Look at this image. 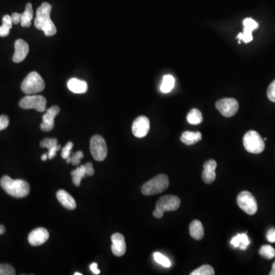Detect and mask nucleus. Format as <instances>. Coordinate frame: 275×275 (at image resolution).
Listing matches in <instances>:
<instances>
[{"label": "nucleus", "mask_w": 275, "mask_h": 275, "mask_svg": "<svg viewBox=\"0 0 275 275\" xmlns=\"http://www.w3.org/2000/svg\"><path fill=\"white\" fill-rule=\"evenodd\" d=\"M72 181L76 187H80L82 179L86 176V169L85 165H81L75 170L71 171Z\"/></svg>", "instance_id": "393cba45"}, {"label": "nucleus", "mask_w": 275, "mask_h": 275, "mask_svg": "<svg viewBox=\"0 0 275 275\" xmlns=\"http://www.w3.org/2000/svg\"><path fill=\"white\" fill-rule=\"evenodd\" d=\"M268 242H275V230H271L267 234Z\"/></svg>", "instance_id": "58836bf2"}, {"label": "nucleus", "mask_w": 275, "mask_h": 275, "mask_svg": "<svg viewBox=\"0 0 275 275\" xmlns=\"http://www.w3.org/2000/svg\"><path fill=\"white\" fill-rule=\"evenodd\" d=\"M132 133L137 138H144L150 129V121L146 116H139L132 124Z\"/></svg>", "instance_id": "9b49d317"}, {"label": "nucleus", "mask_w": 275, "mask_h": 275, "mask_svg": "<svg viewBox=\"0 0 275 275\" xmlns=\"http://www.w3.org/2000/svg\"><path fill=\"white\" fill-rule=\"evenodd\" d=\"M260 254L267 259H272L275 257V249L269 245L261 246Z\"/></svg>", "instance_id": "c756f323"}, {"label": "nucleus", "mask_w": 275, "mask_h": 275, "mask_svg": "<svg viewBox=\"0 0 275 275\" xmlns=\"http://www.w3.org/2000/svg\"><path fill=\"white\" fill-rule=\"evenodd\" d=\"M243 33H239L237 35L238 43L243 41L245 43H249L253 40V32L256 28H258V24L251 18H247L243 21Z\"/></svg>", "instance_id": "f8f14e48"}, {"label": "nucleus", "mask_w": 275, "mask_h": 275, "mask_svg": "<svg viewBox=\"0 0 275 275\" xmlns=\"http://www.w3.org/2000/svg\"><path fill=\"white\" fill-rule=\"evenodd\" d=\"M5 226H2V225H0V235H2L3 233H5Z\"/></svg>", "instance_id": "a19ab883"}, {"label": "nucleus", "mask_w": 275, "mask_h": 275, "mask_svg": "<svg viewBox=\"0 0 275 275\" xmlns=\"http://www.w3.org/2000/svg\"><path fill=\"white\" fill-rule=\"evenodd\" d=\"M67 87L70 91L74 93H85L87 91V84L85 81L77 78L69 80Z\"/></svg>", "instance_id": "aec40b11"}, {"label": "nucleus", "mask_w": 275, "mask_h": 275, "mask_svg": "<svg viewBox=\"0 0 275 275\" xmlns=\"http://www.w3.org/2000/svg\"><path fill=\"white\" fill-rule=\"evenodd\" d=\"M74 275H82V274L79 273V272H76V273H74Z\"/></svg>", "instance_id": "c03bdc74"}, {"label": "nucleus", "mask_w": 275, "mask_h": 275, "mask_svg": "<svg viewBox=\"0 0 275 275\" xmlns=\"http://www.w3.org/2000/svg\"><path fill=\"white\" fill-rule=\"evenodd\" d=\"M49 238V233L46 229L37 228L32 230L28 235V242L32 246H42Z\"/></svg>", "instance_id": "4468645a"}, {"label": "nucleus", "mask_w": 275, "mask_h": 275, "mask_svg": "<svg viewBox=\"0 0 275 275\" xmlns=\"http://www.w3.org/2000/svg\"><path fill=\"white\" fill-rule=\"evenodd\" d=\"M13 24L11 16L5 15L2 18V26H0V37H6L9 35V31L13 28Z\"/></svg>", "instance_id": "bb28decb"}, {"label": "nucleus", "mask_w": 275, "mask_h": 275, "mask_svg": "<svg viewBox=\"0 0 275 275\" xmlns=\"http://www.w3.org/2000/svg\"><path fill=\"white\" fill-rule=\"evenodd\" d=\"M217 166L216 161L209 160L203 165V172L202 174L203 180L206 184H211L216 180V169Z\"/></svg>", "instance_id": "f3484780"}, {"label": "nucleus", "mask_w": 275, "mask_h": 275, "mask_svg": "<svg viewBox=\"0 0 275 275\" xmlns=\"http://www.w3.org/2000/svg\"><path fill=\"white\" fill-rule=\"evenodd\" d=\"M85 166V169H86V175L93 176V174H94V169H93V164L88 162Z\"/></svg>", "instance_id": "e433bc0d"}, {"label": "nucleus", "mask_w": 275, "mask_h": 275, "mask_svg": "<svg viewBox=\"0 0 275 275\" xmlns=\"http://www.w3.org/2000/svg\"><path fill=\"white\" fill-rule=\"evenodd\" d=\"M47 158H48V154H47V153L43 154L42 156V161H46Z\"/></svg>", "instance_id": "37998d69"}, {"label": "nucleus", "mask_w": 275, "mask_h": 275, "mask_svg": "<svg viewBox=\"0 0 275 275\" xmlns=\"http://www.w3.org/2000/svg\"><path fill=\"white\" fill-rule=\"evenodd\" d=\"M33 19V9L31 3L26 5V8L24 13L21 14V25L25 28H28L32 25V20Z\"/></svg>", "instance_id": "b1692460"}, {"label": "nucleus", "mask_w": 275, "mask_h": 275, "mask_svg": "<svg viewBox=\"0 0 275 275\" xmlns=\"http://www.w3.org/2000/svg\"><path fill=\"white\" fill-rule=\"evenodd\" d=\"M9 119L7 116H0V131L5 129L9 127Z\"/></svg>", "instance_id": "c9c22d12"}, {"label": "nucleus", "mask_w": 275, "mask_h": 275, "mask_svg": "<svg viewBox=\"0 0 275 275\" xmlns=\"http://www.w3.org/2000/svg\"><path fill=\"white\" fill-rule=\"evenodd\" d=\"M169 186V177L166 174H158L142 186V193L145 196L162 193Z\"/></svg>", "instance_id": "7ed1b4c3"}, {"label": "nucleus", "mask_w": 275, "mask_h": 275, "mask_svg": "<svg viewBox=\"0 0 275 275\" xmlns=\"http://www.w3.org/2000/svg\"><path fill=\"white\" fill-rule=\"evenodd\" d=\"M187 119L190 124L199 125L203 122V115L199 109H191L187 116Z\"/></svg>", "instance_id": "cd10ccee"}, {"label": "nucleus", "mask_w": 275, "mask_h": 275, "mask_svg": "<svg viewBox=\"0 0 275 275\" xmlns=\"http://www.w3.org/2000/svg\"><path fill=\"white\" fill-rule=\"evenodd\" d=\"M57 198L64 208L69 211H74L77 207L75 200L70 193L63 190H60L57 193Z\"/></svg>", "instance_id": "a211bd4d"}, {"label": "nucleus", "mask_w": 275, "mask_h": 275, "mask_svg": "<svg viewBox=\"0 0 275 275\" xmlns=\"http://www.w3.org/2000/svg\"><path fill=\"white\" fill-rule=\"evenodd\" d=\"M181 205V200L174 195H167L162 196L157 202L155 210L153 212V216L157 219L163 217L165 212L177 211Z\"/></svg>", "instance_id": "20e7f679"}, {"label": "nucleus", "mask_w": 275, "mask_h": 275, "mask_svg": "<svg viewBox=\"0 0 275 275\" xmlns=\"http://www.w3.org/2000/svg\"><path fill=\"white\" fill-rule=\"evenodd\" d=\"M46 105H47L46 99L39 95H28L21 99L20 102V106L21 109H34L40 112L46 110Z\"/></svg>", "instance_id": "6e6552de"}, {"label": "nucleus", "mask_w": 275, "mask_h": 275, "mask_svg": "<svg viewBox=\"0 0 275 275\" xmlns=\"http://www.w3.org/2000/svg\"><path fill=\"white\" fill-rule=\"evenodd\" d=\"M112 240V252L114 255L121 257L127 252V244L124 236L120 233H114L111 237Z\"/></svg>", "instance_id": "2eb2a0df"}, {"label": "nucleus", "mask_w": 275, "mask_h": 275, "mask_svg": "<svg viewBox=\"0 0 275 275\" xmlns=\"http://www.w3.org/2000/svg\"><path fill=\"white\" fill-rule=\"evenodd\" d=\"M60 112L58 106H53L47 109L45 114L43 116L42 123L41 124V129L44 131H50L55 127V119Z\"/></svg>", "instance_id": "ddd939ff"}, {"label": "nucleus", "mask_w": 275, "mask_h": 275, "mask_svg": "<svg viewBox=\"0 0 275 275\" xmlns=\"http://www.w3.org/2000/svg\"><path fill=\"white\" fill-rule=\"evenodd\" d=\"M267 96L269 100L275 103V80L271 84L270 86H268Z\"/></svg>", "instance_id": "f704fd0d"}, {"label": "nucleus", "mask_w": 275, "mask_h": 275, "mask_svg": "<svg viewBox=\"0 0 275 275\" xmlns=\"http://www.w3.org/2000/svg\"><path fill=\"white\" fill-rule=\"evenodd\" d=\"M85 157L83 151H79L70 155V158H67V163H71L73 165H79L81 164V160Z\"/></svg>", "instance_id": "2f4dec72"}, {"label": "nucleus", "mask_w": 275, "mask_h": 275, "mask_svg": "<svg viewBox=\"0 0 275 275\" xmlns=\"http://www.w3.org/2000/svg\"><path fill=\"white\" fill-rule=\"evenodd\" d=\"M202 139V134L200 131H184L181 135V140L187 146H193Z\"/></svg>", "instance_id": "412c9836"}, {"label": "nucleus", "mask_w": 275, "mask_h": 275, "mask_svg": "<svg viewBox=\"0 0 275 275\" xmlns=\"http://www.w3.org/2000/svg\"><path fill=\"white\" fill-rule=\"evenodd\" d=\"M73 147H74V144L73 142H67V145L63 148L62 151V157L63 159L67 160V158H70V153H71V150H72Z\"/></svg>", "instance_id": "72a5a7b5"}, {"label": "nucleus", "mask_w": 275, "mask_h": 275, "mask_svg": "<svg viewBox=\"0 0 275 275\" xmlns=\"http://www.w3.org/2000/svg\"><path fill=\"white\" fill-rule=\"evenodd\" d=\"M90 152L96 161H103L106 159L108 153L105 139L100 135H94L90 140Z\"/></svg>", "instance_id": "1a4fd4ad"}, {"label": "nucleus", "mask_w": 275, "mask_h": 275, "mask_svg": "<svg viewBox=\"0 0 275 275\" xmlns=\"http://www.w3.org/2000/svg\"><path fill=\"white\" fill-rule=\"evenodd\" d=\"M51 5L43 2L36 12L35 20V28L42 30L46 36H53L57 32V28L51 19Z\"/></svg>", "instance_id": "f257e3e1"}, {"label": "nucleus", "mask_w": 275, "mask_h": 275, "mask_svg": "<svg viewBox=\"0 0 275 275\" xmlns=\"http://www.w3.org/2000/svg\"><path fill=\"white\" fill-rule=\"evenodd\" d=\"M153 257H154V261L158 263L159 265L165 267V268H170V265H171V262H170V260L167 258L166 256L161 254V253H154V254H153Z\"/></svg>", "instance_id": "7c9ffc66"}, {"label": "nucleus", "mask_w": 275, "mask_h": 275, "mask_svg": "<svg viewBox=\"0 0 275 275\" xmlns=\"http://www.w3.org/2000/svg\"><path fill=\"white\" fill-rule=\"evenodd\" d=\"M270 275H275V261L273 263V265H272V269L271 271Z\"/></svg>", "instance_id": "79ce46f5"}, {"label": "nucleus", "mask_w": 275, "mask_h": 275, "mask_svg": "<svg viewBox=\"0 0 275 275\" xmlns=\"http://www.w3.org/2000/svg\"><path fill=\"white\" fill-rule=\"evenodd\" d=\"M215 272L212 266L209 265H203L196 270L191 272L190 275H213Z\"/></svg>", "instance_id": "c85d7f7f"}, {"label": "nucleus", "mask_w": 275, "mask_h": 275, "mask_svg": "<svg viewBox=\"0 0 275 275\" xmlns=\"http://www.w3.org/2000/svg\"><path fill=\"white\" fill-rule=\"evenodd\" d=\"M244 147L248 152L252 154H260L265 150V141L257 131H248L243 138Z\"/></svg>", "instance_id": "423d86ee"}, {"label": "nucleus", "mask_w": 275, "mask_h": 275, "mask_svg": "<svg viewBox=\"0 0 275 275\" xmlns=\"http://www.w3.org/2000/svg\"><path fill=\"white\" fill-rule=\"evenodd\" d=\"M89 268H90V270L92 271L94 275H100V271L98 269V265H97V263H93L90 265L89 266Z\"/></svg>", "instance_id": "ea45409f"}, {"label": "nucleus", "mask_w": 275, "mask_h": 275, "mask_svg": "<svg viewBox=\"0 0 275 275\" xmlns=\"http://www.w3.org/2000/svg\"><path fill=\"white\" fill-rule=\"evenodd\" d=\"M45 87L44 80L37 72H32L28 74L21 83V90L27 95H33L40 93Z\"/></svg>", "instance_id": "39448f33"}, {"label": "nucleus", "mask_w": 275, "mask_h": 275, "mask_svg": "<svg viewBox=\"0 0 275 275\" xmlns=\"http://www.w3.org/2000/svg\"><path fill=\"white\" fill-rule=\"evenodd\" d=\"M237 204L248 215L253 216L258 211V203L249 191H242L237 196Z\"/></svg>", "instance_id": "0eeeda50"}, {"label": "nucleus", "mask_w": 275, "mask_h": 275, "mask_svg": "<svg viewBox=\"0 0 275 275\" xmlns=\"http://www.w3.org/2000/svg\"><path fill=\"white\" fill-rule=\"evenodd\" d=\"M174 84H175V80L173 76H164L163 81L161 85V91L164 93H170L174 88Z\"/></svg>", "instance_id": "a878e982"}, {"label": "nucleus", "mask_w": 275, "mask_h": 275, "mask_svg": "<svg viewBox=\"0 0 275 275\" xmlns=\"http://www.w3.org/2000/svg\"><path fill=\"white\" fill-rule=\"evenodd\" d=\"M29 51V46L25 41L18 39L15 42V53L13 61L15 63H20L23 62L28 55Z\"/></svg>", "instance_id": "dca6fc26"}, {"label": "nucleus", "mask_w": 275, "mask_h": 275, "mask_svg": "<svg viewBox=\"0 0 275 275\" xmlns=\"http://www.w3.org/2000/svg\"><path fill=\"white\" fill-rule=\"evenodd\" d=\"M0 185L5 193L15 198H23L30 193V186L24 180H13L9 176H4L0 181Z\"/></svg>", "instance_id": "f03ea898"}, {"label": "nucleus", "mask_w": 275, "mask_h": 275, "mask_svg": "<svg viewBox=\"0 0 275 275\" xmlns=\"http://www.w3.org/2000/svg\"><path fill=\"white\" fill-rule=\"evenodd\" d=\"M40 146L48 149V159H52L56 156L57 152L61 149L56 139H45L41 142Z\"/></svg>", "instance_id": "6ab92c4d"}, {"label": "nucleus", "mask_w": 275, "mask_h": 275, "mask_svg": "<svg viewBox=\"0 0 275 275\" xmlns=\"http://www.w3.org/2000/svg\"><path fill=\"white\" fill-rule=\"evenodd\" d=\"M216 109L225 117H232L238 112L239 105L235 99L224 98L216 103Z\"/></svg>", "instance_id": "9d476101"}, {"label": "nucleus", "mask_w": 275, "mask_h": 275, "mask_svg": "<svg viewBox=\"0 0 275 275\" xmlns=\"http://www.w3.org/2000/svg\"><path fill=\"white\" fill-rule=\"evenodd\" d=\"M16 271L12 265L8 264H0V275H14Z\"/></svg>", "instance_id": "473e14b6"}, {"label": "nucleus", "mask_w": 275, "mask_h": 275, "mask_svg": "<svg viewBox=\"0 0 275 275\" xmlns=\"http://www.w3.org/2000/svg\"><path fill=\"white\" fill-rule=\"evenodd\" d=\"M190 235L195 240H201L204 236L203 224L199 220H193L190 225Z\"/></svg>", "instance_id": "4be33fe9"}, {"label": "nucleus", "mask_w": 275, "mask_h": 275, "mask_svg": "<svg viewBox=\"0 0 275 275\" xmlns=\"http://www.w3.org/2000/svg\"><path fill=\"white\" fill-rule=\"evenodd\" d=\"M231 244L235 248H239L242 250H246L250 244V241L247 235L243 233V234H238L236 236L234 237L232 239Z\"/></svg>", "instance_id": "5701e85b"}, {"label": "nucleus", "mask_w": 275, "mask_h": 275, "mask_svg": "<svg viewBox=\"0 0 275 275\" xmlns=\"http://www.w3.org/2000/svg\"><path fill=\"white\" fill-rule=\"evenodd\" d=\"M21 14L17 13H13L12 16H11L12 21H13V24H15V25H18L19 23H21Z\"/></svg>", "instance_id": "4c0bfd02"}]
</instances>
